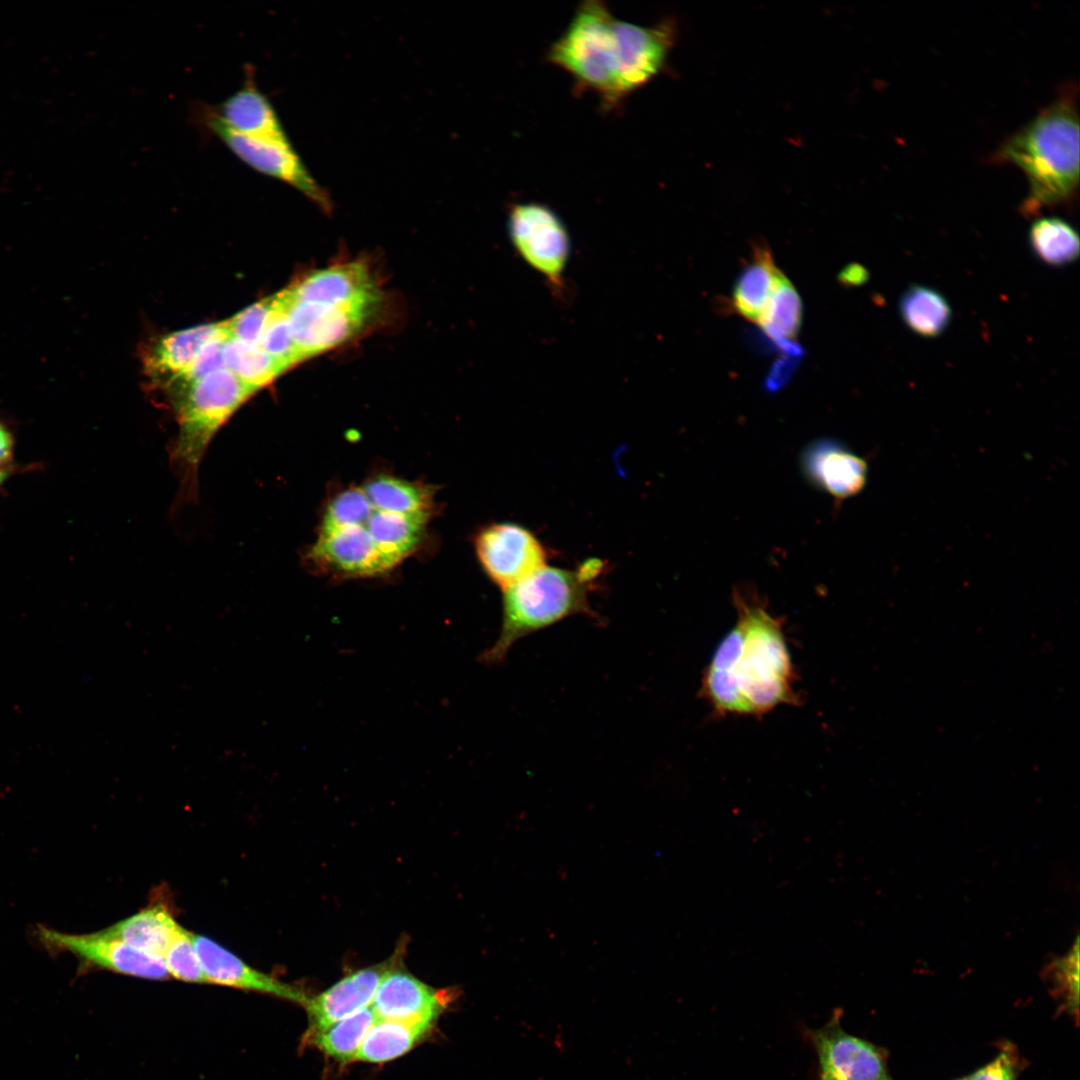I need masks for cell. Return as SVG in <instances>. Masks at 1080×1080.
Masks as SVG:
<instances>
[{
  "mask_svg": "<svg viewBox=\"0 0 1080 1080\" xmlns=\"http://www.w3.org/2000/svg\"><path fill=\"white\" fill-rule=\"evenodd\" d=\"M15 435L10 425L0 418V466L14 465Z\"/></svg>",
  "mask_w": 1080,
  "mask_h": 1080,
  "instance_id": "obj_38",
  "label": "cell"
},
{
  "mask_svg": "<svg viewBox=\"0 0 1080 1080\" xmlns=\"http://www.w3.org/2000/svg\"><path fill=\"white\" fill-rule=\"evenodd\" d=\"M603 563L584 562L577 570L544 566L503 589V621L494 645L482 655L488 664L501 662L523 637L564 618L585 614L595 618L588 594Z\"/></svg>",
  "mask_w": 1080,
  "mask_h": 1080,
  "instance_id": "obj_3",
  "label": "cell"
},
{
  "mask_svg": "<svg viewBox=\"0 0 1080 1080\" xmlns=\"http://www.w3.org/2000/svg\"><path fill=\"white\" fill-rule=\"evenodd\" d=\"M377 1020L371 1005L324 1029L307 1033L306 1040L340 1063L355 1060L368 1030Z\"/></svg>",
  "mask_w": 1080,
  "mask_h": 1080,
  "instance_id": "obj_28",
  "label": "cell"
},
{
  "mask_svg": "<svg viewBox=\"0 0 1080 1080\" xmlns=\"http://www.w3.org/2000/svg\"><path fill=\"white\" fill-rule=\"evenodd\" d=\"M614 32L618 47V88L623 99L663 69L676 30L671 20L643 26L616 18Z\"/></svg>",
  "mask_w": 1080,
  "mask_h": 1080,
  "instance_id": "obj_11",
  "label": "cell"
},
{
  "mask_svg": "<svg viewBox=\"0 0 1080 1080\" xmlns=\"http://www.w3.org/2000/svg\"><path fill=\"white\" fill-rule=\"evenodd\" d=\"M615 19L604 2L583 1L546 54L550 63L569 73L579 87L599 94L607 106L622 100Z\"/></svg>",
  "mask_w": 1080,
  "mask_h": 1080,
  "instance_id": "obj_5",
  "label": "cell"
},
{
  "mask_svg": "<svg viewBox=\"0 0 1080 1080\" xmlns=\"http://www.w3.org/2000/svg\"><path fill=\"white\" fill-rule=\"evenodd\" d=\"M196 112L201 125L247 166L263 175L293 186L323 210L331 209L328 193L309 173L292 148L290 141L264 139L238 133L226 126L208 104H200Z\"/></svg>",
  "mask_w": 1080,
  "mask_h": 1080,
  "instance_id": "obj_7",
  "label": "cell"
},
{
  "mask_svg": "<svg viewBox=\"0 0 1080 1080\" xmlns=\"http://www.w3.org/2000/svg\"><path fill=\"white\" fill-rule=\"evenodd\" d=\"M898 311L904 325L924 338L943 334L952 319L946 297L937 289L922 284H912L903 291Z\"/></svg>",
  "mask_w": 1080,
  "mask_h": 1080,
  "instance_id": "obj_24",
  "label": "cell"
},
{
  "mask_svg": "<svg viewBox=\"0 0 1080 1080\" xmlns=\"http://www.w3.org/2000/svg\"><path fill=\"white\" fill-rule=\"evenodd\" d=\"M802 319L800 296L791 281L782 273L767 311L758 325L777 346L795 342Z\"/></svg>",
  "mask_w": 1080,
  "mask_h": 1080,
  "instance_id": "obj_30",
  "label": "cell"
},
{
  "mask_svg": "<svg viewBox=\"0 0 1080 1080\" xmlns=\"http://www.w3.org/2000/svg\"><path fill=\"white\" fill-rule=\"evenodd\" d=\"M179 926L168 908L158 903L105 931L140 951L162 958Z\"/></svg>",
  "mask_w": 1080,
  "mask_h": 1080,
  "instance_id": "obj_22",
  "label": "cell"
},
{
  "mask_svg": "<svg viewBox=\"0 0 1080 1080\" xmlns=\"http://www.w3.org/2000/svg\"><path fill=\"white\" fill-rule=\"evenodd\" d=\"M734 601L737 621L705 669V698L719 713L744 715L792 703L794 675L781 624L742 591Z\"/></svg>",
  "mask_w": 1080,
  "mask_h": 1080,
  "instance_id": "obj_1",
  "label": "cell"
},
{
  "mask_svg": "<svg viewBox=\"0 0 1080 1080\" xmlns=\"http://www.w3.org/2000/svg\"><path fill=\"white\" fill-rule=\"evenodd\" d=\"M1018 1072L1016 1051L1007 1044L991 1062L976 1070L967 1080H1017Z\"/></svg>",
  "mask_w": 1080,
  "mask_h": 1080,
  "instance_id": "obj_36",
  "label": "cell"
},
{
  "mask_svg": "<svg viewBox=\"0 0 1080 1080\" xmlns=\"http://www.w3.org/2000/svg\"><path fill=\"white\" fill-rule=\"evenodd\" d=\"M193 942L207 983L269 994L302 1005L308 998L303 990L252 968L210 938L193 934Z\"/></svg>",
  "mask_w": 1080,
  "mask_h": 1080,
  "instance_id": "obj_18",
  "label": "cell"
},
{
  "mask_svg": "<svg viewBox=\"0 0 1080 1080\" xmlns=\"http://www.w3.org/2000/svg\"><path fill=\"white\" fill-rule=\"evenodd\" d=\"M507 229L520 258L558 295L566 290L571 238L561 217L549 206L535 201L513 203Z\"/></svg>",
  "mask_w": 1080,
  "mask_h": 1080,
  "instance_id": "obj_6",
  "label": "cell"
},
{
  "mask_svg": "<svg viewBox=\"0 0 1080 1080\" xmlns=\"http://www.w3.org/2000/svg\"><path fill=\"white\" fill-rule=\"evenodd\" d=\"M842 1011H833L820 1028L802 1031L816 1055L813 1080H894L884 1049L844 1030Z\"/></svg>",
  "mask_w": 1080,
  "mask_h": 1080,
  "instance_id": "obj_8",
  "label": "cell"
},
{
  "mask_svg": "<svg viewBox=\"0 0 1080 1080\" xmlns=\"http://www.w3.org/2000/svg\"><path fill=\"white\" fill-rule=\"evenodd\" d=\"M993 162L1012 164L1026 176L1028 193L1021 214L1038 217L1045 209L1075 200L1079 186V117L1072 88L1008 136Z\"/></svg>",
  "mask_w": 1080,
  "mask_h": 1080,
  "instance_id": "obj_2",
  "label": "cell"
},
{
  "mask_svg": "<svg viewBox=\"0 0 1080 1080\" xmlns=\"http://www.w3.org/2000/svg\"><path fill=\"white\" fill-rule=\"evenodd\" d=\"M401 961L382 979L371 1007L378 1019L434 1024L451 1000L406 971Z\"/></svg>",
  "mask_w": 1080,
  "mask_h": 1080,
  "instance_id": "obj_14",
  "label": "cell"
},
{
  "mask_svg": "<svg viewBox=\"0 0 1080 1080\" xmlns=\"http://www.w3.org/2000/svg\"><path fill=\"white\" fill-rule=\"evenodd\" d=\"M287 291L294 301L343 308L372 309L378 299L369 272L360 263L313 272Z\"/></svg>",
  "mask_w": 1080,
  "mask_h": 1080,
  "instance_id": "obj_16",
  "label": "cell"
},
{
  "mask_svg": "<svg viewBox=\"0 0 1080 1080\" xmlns=\"http://www.w3.org/2000/svg\"><path fill=\"white\" fill-rule=\"evenodd\" d=\"M474 548L482 569L502 590L546 566L544 545L529 529L516 523L483 527L475 535Z\"/></svg>",
  "mask_w": 1080,
  "mask_h": 1080,
  "instance_id": "obj_10",
  "label": "cell"
},
{
  "mask_svg": "<svg viewBox=\"0 0 1080 1080\" xmlns=\"http://www.w3.org/2000/svg\"><path fill=\"white\" fill-rule=\"evenodd\" d=\"M782 275L765 245H755L732 291L731 305L744 319L759 324Z\"/></svg>",
  "mask_w": 1080,
  "mask_h": 1080,
  "instance_id": "obj_21",
  "label": "cell"
},
{
  "mask_svg": "<svg viewBox=\"0 0 1080 1080\" xmlns=\"http://www.w3.org/2000/svg\"><path fill=\"white\" fill-rule=\"evenodd\" d=\"M272 307L271 296L250 305L226 321L229 338L258 346Z\"/></svg>",
  "mask_w": 1080,
  "mask_h": 1080,
  "instance_id": "obj_34",
  "label": "cell"
},
{
  "mask_svg": "<svg viewBox=\"0 0 1080 1080\" xmlns=\"http://www.w3.org/2000/svg\"><path fill=\"white\" fill-rule=\"evenodd\" d=\"M272 300V311L258 346L286 370L304 358L292 337L280 293Z\"/></svg>",
  "mask_w": 1080,
  "mask_h": 1080,
  "instance_id": "obj_31",
  "label": "cell"
},
{
  "mask_svg": "<svg viewBox=\"0 0 1080 1080\" xmlns=\"http://www.w3.org/2000/svg\"><path fill=\"white\" fill-rule=\"evenodd\" d=\"M36 936L49 952H70L89 966L148 979L169 977L161 957L140 951L105 929L89 934H69L39 926Z\"/></svg>",
  "mask_w": 1080,
  "mask_h": 1080,
  "instance_id": "obj_9",
  "label": "cell"
},
{
  "mask_svg": "<svg viewBox=\"0 0 1080 1080\" xmlns=\"http://www.w3.org/2000/svg\"><path fill=\"white\" fill-rule=\"evenodd\" d=\"M224 368L254 393L271 383L285 368L257 345L228 338L223 348Z\"/></svg>",
  "mask_w": 1080,
  "mask_h": 1080,
  "instance_id": "obj_29",
  "label": "cell"
},
{
  "mask_svg": "<svg viewBox=\"0 0 1080 1080\" xmlns=\"http://www.w3.org/2000/svg\"><path fill=\"white\" fill-rule=\"evenodd\" d=\"M403 952L399 946L385 961L355 970L320 994L308 996L303 1004L309 1019L307 1033L324 1029L366 1008L385 975L403 961Z\"/></svg>",
  "mask_w": 1080,
  "mask_h": 1080,
  "instance_id": "obj_13",
  "label": "cell"
},
{
  "mask_svg": "<svg viewBox=\"0 0 1080 1080\" xmlns=\"http://www.w3.org/2000/svg\"><path fill=\"white\" fill-rule=\"evenodd\" d=\"M212 108L226 126L238 133L289 141L273 105L257 87L249 68L242 86Z\"/></svg>",
  "mask_w": 1080,
  "mask_h": 1080,
  "instance_id": "obj_19",
  "label": "cell"
},
{
  "mask_svg": "<svg viewBox=\"0 0 1080 1080\" xmlns=\"http://www.w3.org/2000/svg\"><path fill=\"white\" fill-rule=\"evenodd\" d=\"M222 336L229 337L226 321L167 334L159 338L145 356V369L166 387L186 373L208 342Z\"/></svg>",
  "mask_w": 1080,
  "mask_h": 1080,
  "instance_id": "obj_20",
  "label": "cell"
},
{
  "mask_svg": "<svg viewBox=\"0 0 1080 1080\" xmlns=\"http://www.w3.org/2000/svg\"><path fill=\"white\" fill-rule=\"evenodd\" d=\"M434 1024L378 1019L365 1035L355 1060L383 1063L411 1050Z\"/></svg>",
  "mask_w": 1080,
  "mask_h": 1080,
  "instance_id": "obj_25",
  "label": "cell"
},
{
  "mask_svg": "<svg viewBox=\"0 0 1080 1080\" xmlns=\"http://www.w3.org/2000/svg\"><path fill=\"white\" fill-rule=\"evenodd\" d=\"M792 361L793 358H790L789 360L783 359L775 364L767 379L768 388L776 389L779 385L784 383L785 379L792 371Z\"/></svg>",
  "mask_w": 1080,
  "mask_h": 1080,
  "instance_id": "obj_40",
  "label": "cell"
},
{
  "mask_svg": "<svg viewBox=\"0 0 1080 1080\" xmlns=\"http://www.w3.org/2000/svg\"><path fill=\"white\" fill-rule=\"evenodd\" d=\"M280 295L292 337L304 359L349 340L372 310L294 301L287 289Z\"/></svg>",
  "mask_w": 1080,
  "mask_h": 1080,
  "instance_id": "obj_12",
  "label": "cell"
},
{
  "mask_svg": "<svg viewBox=\"0 0 1080 1080\" xmlns=\"http://www.w3.org/2000/svg\"><path fill=\"white\" fill-rule=\"evenodd\" d=\"M228 336H222L208 342L199 352L190 368L165 388L171 389L187 385L214 371L224 368L223 348Z\"/></svg>",
  "mask_w": 1080,
  "mask_h": 1080,
  "instance_id": "obj_35",
  "label": "cell"
},
{
  "mask_svg": "<svg viewBox=\"0 0 1080 1080\" xmlns=\"http://www.w3.org/2000/svg\"><path fill=\"white\" fill-rule=\"evenodd\" d=\"M17 471H19V468L15 464L11 466H0V488Z\"/></svg>",
  "mask_w": 1080,
  "mask_h": 1080,
  "instance_id": "obj_41",
  "label": "cell"
},
{
  "mask_svg": "<svg viewBox=\"0 0 1080 1080\" xmlns=\"http://www.w3.org/2000/svg\"><path fill=\"white\" fill-rule=\"evenodd\" d=\"M1058 976L1060 990L1062 991V997L1064 1001V1008L1067 1012L1077 1017L1078 1014V949L1077 945L1075 951L1072 952L1065 959L1060 961L1058 966Z\"/></svg>",
  "mask_w": 1080,
  "mask_h": 1080,
  "instance_id": "obj_37",
  "label": "cell"
},
{
  "mask_svg": "<svg viewBox=\"0 0 1080 1080\" xmlns=\"http://www.w3.org/2000/svg\"><path fill=\"white\" fill-rule=\"evenodd\" d=\"M956 1080H967V1077L966 1078H961V1079H956Z\"/></svg>",
  "mask_w": 1080,
  "mask_h": 1080,
  "instance_id": "obj_42",
  "label": "cell"
},
{
  "mask_svg": "<svg viewBox=\"0 0 1080 1080\" xmlns=\"http://www.w3.org/2000/svg\"><path fill=\"white\" fill-rule=\"evenodd\" d=\"M801 468L816 488L838 500L858 494L868 476L866 461L832 439L811 442L802 452Z\"/></svg>",
  "mask_w": 1080,
  "mask_h": 1080,
  "instance_id": "obj_17",
  "label": "cell"
},
{
  "mask_svg": "<svg viewBox=\"0 0 1080 1080\" xmlns=\"http://www.w3.org/2000/svg\"><path fill=\"white\" fill-rule=\"evenodd\" d=\"M168 391L178 422L172 458L192 484L216 432L254 392L225 368Z\"/></svg>",
  "mask_w": 1080,
  "mask_h": 1080,
  "instance_id": "obj_4",
  "label": "cell"
},
{
  "mask_svg": "<svg viewBox=\"0 0 1080 1080\" xmlns=\"http://www.w3.org/2000/svg\"><path fill=\"white\" fill-rule=\"evenodd\" d=\"M162 958L169 976L190 983H207L194 946L193 933L182 926H179Z\"/></svg>",
  "mask_w": 1080,
  "mask_h": 1080,
  "instance_id": "obj_33",
  "label": "cell"
},
{
  "mask_svg": "<svg viewBox=\"0 0 1080 1080\" xmlns=\"http://www.w3.org/2000/svg\"><path fill=\"white\" fill-rule=\"evenodd\" d=\"M318 567L344 577H368L396 567L377 547L364 525L318 534L309 551Z\"/></svg>",
  "mask_w": 1080,
  "mask_h": 1080,
  "instance_id": "obj_15",
  "label": "cell"
},
{
  "mask_svg": "<svg viewBox=\"0 0 1080 1080\" xmlns=\"http://www.w3.org/2000/svg\"><path fill=\"white\" fill-rule=\"evenodd\" d=\"M868 278V271L864 266L857 263L848 264L839 274L840 283L848 287L863 285Z\"/></svg>",
  "mask_w": 1080,
  "mask_h": 1080,
  "instance_id": "obj_39",
  "label": "cell"
},
{
  "mask_svg": "<svg viewBox=\"0 0 1080 1080\" xmlns=\"http://www.w3.org/2000/svg\"><path fill=\"white\" fill-rule=\"evenodd\" d=\"M361 487L378 510L427 520L431 517L434 490L430 486L384 474Z\"/></svg>",
  "mask_w": 1080,
  "mask_h": 1080,
  "instance_id": "obj_23",
  "label": "cell"
},
{
  "mask_svg": "<svg viewBox=\"0 0 1080 1080\" xmlns=\"http://www.w3.org/2000/svg\"><path fill=\"white\" fill-rule=\"evenodd\" d=\"M1028 243L1043 264L1063 267L1079 257V235L1066 220L1056 216L1037 217L1028 231Z\"/></svg>",
  "mask_w": 1080,
  "mask_h": 1080,
  "instance_id": "obj_27",
  "label": "cell"
},
{
  "mask_svg": "<svg viewBox=\"0 0 1080 1080\" xmlns=\"http://www.w3.org/2000/svg\"><path fill=\"white\" fill-rule=\"evenodd\" d=\"M427 521L373 507L363 525L381 552L397 566L416 550L424 536Z\"/></svg>",
  "mask_w": 1080,
  "mask_h": 1080,
  "instance_id": "obj_26",
  "label": "cell"
},
{
  "mask_svg": "<svg viewBox=\"0 0 1080 1080\" xmlns=\"http://www.w3.org/2000/svg\"><path fill=\"white\" fill-rule=\"evenodd\" d=\"M373 506L362 487L346 488L329 502L320 524L319 534L348 526L363 525Z\"/></svg>",
  "mask_w": 1080,
  "mask_h": 1080,
  "instance_id": "obj_32",
  "label": "cell"
}]
</instances>
